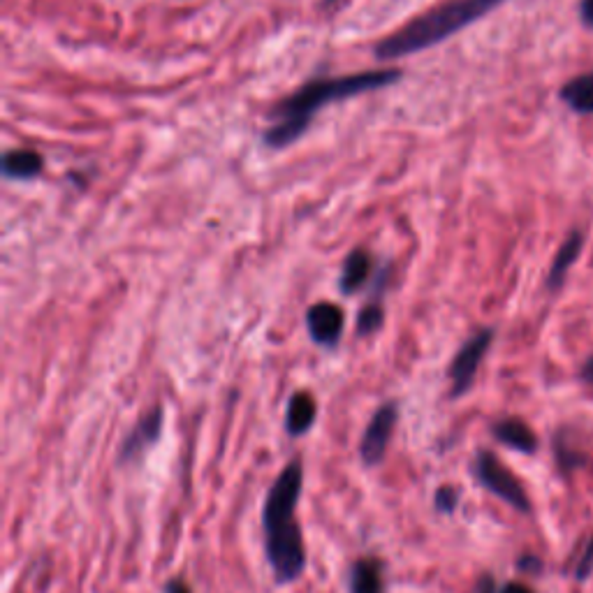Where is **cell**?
<instances>
[{"mask_svg": "<svg viewBox=\"0 0 593 593\" xmlns=\"http://www.w3.org/2000/svg\"><path fill=\"white\" fill-rule=\"evenodd\" d=\"M401 77L399 70H366L355 75H343L332 79H316L302 86L281 105L274 107V126L265 133V144L269 149H285L297 142L309 128L313 114H318L329 102L355 98V95L380 91L392 86Z\"/></svg>", "mask_w": 593, "mask_h": 593, "instance_id": "7a4b0ae2", "label": "cell"}, {"mask_svg": "<svg viewBox=\"0 0 593 593\" xmlns=\"http://www.w3.org/2000/svg\"><path fill=\"white\" fill-rule=\"evenodd\" d=\"M163 593H193V589H190V584L183 580V577H172V580L165 584Z\"/></svg>", "mask_w": 593, "mask_h": 593, "instance_id": "d6986e66", "label": "cell"}, {"mask_svg": "<svg viewBox=\"0 0 593 593\" xmlns=\"http://www.w3.org/2000/svg\"><path fill=\"white\" fill-rule=\"evenodd\" d=\"M383 320H385V311L380 302H369L360 311V316H357V334L360 336H369L373 332H378L380 327H383Z\"/></svg>", "mask_w": 593, "mask_h": 593, "instance_id": "2e32d148", "label": "cell"}, {"mask_svg": "<svg viewBox=\"0 0 593 593\" xmlns=\"http://www.w3.org/2000/svg\"><path fill=\"white\" fill-rule=\"evenodd\" d=\"M459 505V489L452 485H443L436 489L434 494V508L441 512V515H452Z\"/></svg>", "mask_w": 593, "mask_h": 593, "instance_id": "e0dca14e", "label": "cell"}, {"mask_svg": "<svg viewBox=\"0 0 593 593\" xmlns=\"http://www.w3.org/2000/svg\"><path fill=\"white\" fill-rule=\"evenodd\" d=\"M163 408L156 406L151 408L149 413L139 417V422L133 429L128 431V436L123 438L121 450H119V464H139L144 459L146 452H149L153 445L160 441L163 436Z\"/></svg>", "mask_w": 593, "mask_h": 593, "instance_id": "52a82bcc", "label": "cell"}, {"mask_svg": "<svg viewBox=\"0 0 593 593\" xmlns=\"http://www.w3.org/2000/svg\"><path fill=\"white\" fill-rule=\"evenodd\" d=\"M304 492L302 459L290 464L276 475L262 505V533H265V556L278 587L297 582L306 570L304 533L295 512Z\"/></svg>", "mask_w": 593, "mask_h": 593, "instance_id": "6da1fadb", "label": "cell"}, {"mask_svg": "<svg viewBox=\"0 0 593 593\" xmlns=\"http://www.w3.org/2000/svg\"><path fill=\"white\" fill-rule=\"evenodd\" d=\"M473 593H499V591H496V582H494V577H492V575H482L480 580L475 582Z\"/></svg>", "mask_w": 593, "mask_h": 593, "instance_id": "44dd1931", "label": "cell"}, {"mask_svg": "<svg viewBox=\"0 0 593 593\" xmlns=\"http://www.w3.org/2000/svg\"><path fill=\"white\" fill-rule=\"evenodd\" d=\"M42 156L28 149L7 151L3 156V174L7 179H33L42 172Z\"/></svg>", "mask_w": 593, "mask_h": 593, "instance_id": "5bb4252c", "label": "cell"}, {"mask_svg": "<svg viewBox=\"0 0 593 593\" xmlns=\"http://www.w3.org/2000/svg\"><path fill=\"white\" fill-rule=\"evenodd\" d=\"M580 21L593 31V0H580Z\"/></svg>", "mask_w": 593, "mask_h": 593, "instance_id": "ffe728a7", "label": "cell"}, {"mask_svg": "<svg viewBox=\"0 0 593 593\" xmlns=\"http://www.w3.org/2000/svg\"><path fill=\"white\" fill-rule=\"evenodd\" d=\"M501 3L505 0H450V3L420 14L406 26H401L397 33H392L390 38L378 42L376 56L380 61H397V58L436 47L438 42L464 31L466 26L475 24Z\"/></svg>", "mask_w": 593, "mask_h": 593, "instance_id": "3957f363", "label": "cell"}, {"mask_svg": "<svg viewBox=\"0 0 593 593\" xmlns=\"http://www.w3.org/2000/svg\"><path fill=\"white\" fill-rule=\"evenodd\" d=\"M316 417V399L309 392H295L288 401V411H285V431L292 438L306 436L313 429V424H316Z\"/></svg>", "mask_w": 593, "mask_h": 593, "instance_id": "8fae6325", "label": "cell"}, {"mask_svg": "<svg viewBox=\"0 0 593 593\" xmlns=\"http://www.w3.org/2000/svg\"><path fill=\"white\" fill-rule=\"evenodd\" d=\"M399 424V404L397 401H387L378 408L373 417L366 424L362 443H360V457L364 466H378L390 450V441L394 436V429Z\"/></svg>", "mask_w": 593, "mask_h": 593, "instance_id": "8992f818", "label": "cell"}, {"mask_svg": "<svg viewBox=\"0 0 593 593\" xmlns=\"http://www.w3.org/2000/svg\"><path fill=\"white\" fill-rule=\"evenodd\" d=\"M348 593H387L385 563L376 556H362L350 566Z\"/></svg>", "mask_w": 593, "mask_h": 593, "instance_id": "9c48e42d", "label": "cell"}, {"mask_svg": "<svg viewBox=\"0 0 593 593\" xmlns=\"http://www.w3.org/2000/svg\"><path fill=\"white\" fill-rule=\"evenodd\" d=\"M499 593H533L526 584H519V582H510L505 584V587Z\"/></svg>", "mask_w": 593, "mask_h": 593, "instance_id": "7402d4cb", "label": "cell"}, {"mask_svg": "<svg viewBox=\"0 0 593 593\" xmlns=\"http://www.w3.org/2000/svg\"><path fill=\"white\" fill-rule=\"evenodd\" d=\"M582 380H584V383L593 385V357H589V360L584 362V366H582Z\"/></svg>", "mask_w": 593, "mask_h": 593, "instance_id": "603a6c76", "label": "cell"}, {"mask_svg": "<svg viewBox=\"0 0 593 593\" xmlns=\"http://www.w3.org/2000/svg\"><path fill=\"white\" fill-rule=\"evenodd\" d=\"M325 3H336V0H325Z\"/></svg>", "mask_w": 593, "mask_h": 593, "instance_id": "cb8c5ba5", "label": "cell"}, {"mask_svg": "<svg viewBox=\"0 0 593 593\" xmlns=\"http://www.w3.org/2000/svg\"><path fill=\"white\" fill-rule=\"evenodd\" d=\"M306 327H309V336L313 343H318L322 348H334L341 341L346 316H343V311L336 304L320 302L313 304L309 313H306Z\"/></svg>", "mask_w": 593, "mask_h": 593, "instance_id": "ba28073f", "label": "cell"}, {"mask_svg": "<svg viewBox=\"0 0 593 593\" xmlns=\"http://www.w3.org/2000/svg\"><path fill=\"white\" fill-rule=\"evenodd\" d=\"M559 98L568 109H573L575 114L591 116L593 114V72H584V75L570 79L561 86Z\"/></svg>", "mask_w": 593, "mask_h": 593, "instance_id": "4fadbf2b", "label": "cell"}, {"mask_svg": "<svg viewBox=\"0 0 593 593\" xmlns=\"http://www.w3.org/2000/svg\"><path fill=\"white\" fill-rule=\"evenodd\" d=\"M371 276V258L364 251H353L343 262L339 285L346 295H353L362 288V285L369 281Z\"/></svg>", "mask_w": 593, "mask_h": 593, "instance_id": "9a60e30c", "label": "cell"}, {"mask_svg": "<svg viewBox=\"0 0 593 593\" xmlns=\"http://www.w3.org/2000/svg\"><path fill=\"white\" fill-rule=\"evenodd\" d=\"M591 568H593V540L587 547V552H584L580 566H577V580H584V577L591 573Z\"/></svg>", "mask_w": 593, "mask_h": 593, "instance_id": "ac0fdd59", "label": "cell"}, {"mask_svg": "<svg viewBox=\"0 0 593 593\" xmlns=\"http://www.w3.org/2000/svg\"><path fill=\"white\" fill-rule=\"evenodd\" d=\"M494 341V329H480L475 332L471 339H468L464 346L459 348L455 360L450 364V399H459L471 390L475 383V376H478V369L482 360H485L489 346Z\"/></svg>", "mask_w": 593, "mask_h": 593, "instance_id": "5b68a950", "label": "cell"}, {"mask_svg": "<svg viewBox=\"0 0 593 593\" xmlns=\"http://www.w3.org/2000/svg\"><path fill=\"white\" fill-rule=\"evenodd\" d=\"M584 251V234L580 230H573L563 241L559 253H556V258L552 262V267H549V274H547V288L556 292L561 290L563 285H566V278L570 274V267L575 265L577 258H580Z\"/></svg>", "mask_w": 593, "mask_h": 593, "instance_id": "30bf717a", "label": "cell"}, {"mask_svg": "<svg viewBox=\"0 0 593 593\" xmlns=\"http://www.w3.org/2000/svg\"><path fill=\"white\" fill-rule=\"evenodd\" d=\"M492 434L496 441H501L508 448L524 452V455H533L538 450V438L533 434V429L519 417H505V420L496 422L492 427Z\"/></svg>", "mask_w": 593, "mask_h": 593, "instance_id": "7c38bea8", "label": "cell"}, {"mask_svg": "<svg viewBox=\"0 0 593 593\" xmlns=\"http://www.w3.org/2000/svg\"><path fill=\"white\" fill-rule=\"evenodd\" d=\"M473 473L487 492L499 496V499L508 503L510 508H515L519 512L531 510L529 496H526L522 482H519L515 475L501 464L494 452L480 450L473 461Z\"/></svg>", "mask_w": 593, "mask_h": 593, "instance_id": "277c9868", "label": "cell"}]
</instances>
